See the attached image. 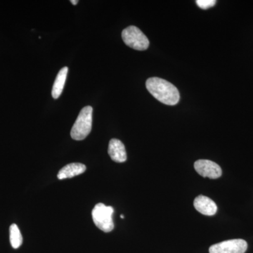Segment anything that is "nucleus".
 Instances as JSON below:
<instances>
[{
  "label": "nucleus",
  "instance_id": "1",
  "mask_svg": "<svg viewBox=\"0 0 253 253\" xmlns=\"http://www.w3.org/2000/svg\"><path fill=\"white\" fill-rule=\"evenodd\" d=\"M146 89L160 102L174 106L179 102V90L174 84L159 78H151L146 81Z\"/></svg>",
  "mask_w": 253,
  "mask_h": 253
},
{
  "label": "nucleus",
  "instance_id": "2",
  "mask_svg": "<svg viewBox=\"0 0 253 253\" xmlns=\"http://www.w3.org/2000/svg\"><path fill=\"white\" fill-rule=\"evenodd\" d=\"M93 109L90 106L81 110L71 131V136L74 140L81 141L89 135L92 126Z\"/></svg>",
  "mask_w": 253,
  "mask_h": 253
},
{
  "label": "nucleus",
  "instance_id": "3",
  "mask_svg": "<svg viewBox=\"0 0 253 253\" xmlns=\"http://www.w3.org/2000/svg\"><path fill=\"white\" fill-rule=\"evenodd\" d=\"M114 210L111 206L104 204H98L94 206L91 212L95 225L104 232L109 233L114 229L113 214Z\"/></svg>",
  "mask_w": 253,
  "mask_h": 253
},
{
  "label": "nucleus",
  "instance_id": "4",
  "mask_svg": "<svg viewBox=\"0 0 253 253\" xmlns=\"http://www.w3.org/2000/svg\"><path fill=\"white\" fill-rule=\"evenodd\" d=\"M122 38L126 45L135 50L144 51L147 49L149 46L147 37L136 26H129L123 30Z\"/></svg>",
  "mask_w": 253,
  "mask_h": 253
},
{
  "label": "nucleus",
  "instance_id": "5",
  "mask_svg": "<svg viewBox=\"0 0 253 253\" xmlns=\"http://www.w3.org/2000/svg\"><path fill=\"white\" fill-rule=\"evenodd\" d=\"M248 249V244L243 239H232L212 245L209 249L210 253H245Z\"/></svg>",
  "mask_w": 253,
  "mask_h": 253
},
{
  "label": "nucleus",
  "instance_id": "6",
  "mask_svg": "<svg viewBox=\"0 0 253 253\" xmlns=\"http://www.w3.org/2000/svg\"><path fill=\"white\" fill-rule=\"evenodd\" d=\"M194 168L200 175L210 179H217L222 174L220 166L209 160H199L196 161Z\"/></svg>",
  "mask_w": 253,
  "mask_h": 253
},
{
  "label": "nucleus",
  "instance_id": "7",
  "mask_svg": "<svg viewBox=\"0 0 253 253\" xmlns=\"http://www.w3.org/2000/svg\"><path fill=\"white\" fill-rule=\"evenodd\" d=\"M194 208L196 211L206 216H213L217 211V206L212 199L207 196H198L194 200Z\"/></svg>",
  "mask_w": 253,
  "mask_h": 253
},
{
  "label": "nucleus",
  "instance_id": "8",
  "mask_svg": "<svg viewBox=\"0 0 253 253\" xmlns=\"http://www.w3.org/2000/svg\"><path fill=\"white\" fill-rule=\"evenodd\" d=\"M110 157L116 163H124L126 160V147L121 140L112 139L110 141L109 149H108Z\"/></svg>",
  "mask_w": 253,
  "mask_h": 253
},
{
  "label": "nucleus",
  "instance_id": "9",
  "mask_svg": "<svg viewBox=\"0 0 253 253\" xmlns=\"http://www.w3.org/2000/svg\"><path fill=\"white\" fill-rule=\"evenodd\" d=\"M86 169V166L83 163H70L60 169L57 174V177L60 180L69 179V178L74 177V176L83 174L85 172Z\"/></svg>",
  "mask_w": 253,
  "mask_h": 253
},
{
  "label": "nucleus",
  "instance_id": "10",
  "mask_svg": "<svg viewBox=\"0 0 253 253\" xmlns=\"http://www.w3.org/2000/svg\"><path fill=\"white\" fill-rule=\"evenodd\" d=\"M68 72V68L63 67L60 70L57 76H56L54 85H53L52 91H51V95L55 99H58L62 94L63 87H64L66 78H67Z\"/></svg>",
  "mask_w": 253,
  "mask_h": 253
},
{
  "label": "nucleus",
  "instance_id": "11",
  "mask_svg": "<svg viewBox=\"0 0 253 253\" xmlns=\"http://www.w3.org/2000/svg\"><path fill=\"white\" fill-rule=\"evenodd\" d=\"M10 243L13 249H17L23 244V237L21 231L16 224H13L10 226Z\"/></svg>",
  "mask_w": 253,
  "mask_h": 253
},
{
  "label": "nucleus",
  "instance_id": "12",
  "mask_svg": "<svg viewBox=\"0 0 253 253\" xmlns=\"http://www.w3.org/2000/svg\"><path fill=\"white\" fill-rule=\"evenodd\" d=\"M217 1L215 0H197L196 4L199 6L201 9H207L212 7L215 5Z\"/></svg>",
  "mask_w": 253,
  "mask_h": 253
},
{
  "label": "nucleus",
  "instance_id": "13",
  "mask_svg": "<svg viewBox=\"0 0 253 253\" xmlns=\"http://www.w3.org/2000/svg\"><path fill=\"white\" fill-rule=\"evenodd\" d=\"M71 2L73 5H77L79 1H78V0H71Z\"/></svg>",
  "mask_w": 253,
  "mask_h": 253
},
{
  "label": "nucleus",
  "instance_id": "14",
  "mask_svg": "<svg viewBox=\"0 0 253 253\" xmlns=\"http://www.w3.org/2000/svg\"><path fill=\"white\" fill-rule=\"evenodd\" d=\"M121 218H122V219H123V218H124V215H123V214H121Z\"/></svg>",
  "mask_w": 253,
  "mask_h": 253
}]
</instances>
